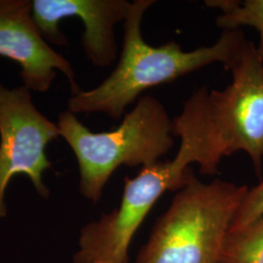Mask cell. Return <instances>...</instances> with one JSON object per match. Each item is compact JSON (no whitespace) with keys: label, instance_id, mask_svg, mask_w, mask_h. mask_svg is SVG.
<instances>
[{"label":"cell","instance_id":"1","mask_svg":"<svg viewBox=\"0 0 263 263\" xmlns=\"http://www.w3.org/2000/svg\"><path fill=\"white\" fill-rule=\"evenodd\" d=\"M154 3L153 0L132 2L123 23L122 50L117 66L97 87L70 94L68 111L76 115L101 113L119 120L127 107L151 88L172 83L213 64L230 69L247 40L241 29L223 30L213 45L191 51L183 50L176 41L154 47L141 32L143 16Z\"/></svg>","mask_w":263,"mask_h":263},{"label":"cell","instance_id":"2","mask_svg":"<svg viewBox=\"0 0 263 263\" xmlns=\"http://www.w3.org/2000/svg\"><path fill=\"white\" fill-rule=\"evenodd\" d=\"M177 137L180 145L173 160L158 161L142 167L136 177L125 178L119 206L81 228L73 263L129 262L132 240L160 197L186 184L192 164L199 170L211 165L213 146L204 128L186 123Z\"/></svg>","mask_w":263,"mask_h":263},{"label":"cell","instance_id":"3","mask_svg":"<svg viewBox=\"0 0 263 263\" xmlns=\"http://www.w3.org/2000/svg\"><path fill=\"white\" fill-rule=\"evenodd\" d=\"M58 127L73 151L79 169V190L97 204L113 173L121 166H149L175 145L173 119L154 97L141 96L120 124L112 130L91 131L68 110L59 113Z\"/></svg>","mask_w":263,"mask_h":263},{"label":"cell","instance_id":"4","mask_svg":"<svg viewBox=\"0 0 263 263\" xmlns=\"http://www.w3.org/2000/svg\"><path fill=\"white\" fill-rule=\"evenodd\" d=\"M248 186L192 173L156 220L135 263H218Z\"/></svg>","mask_w":263,"mask_h":263},{"label":"cell","instance_id":"5","mask_svg":"<svg viewBox=\"0 0 263 263\" xmlns=\"http://www.w3.org/2000/svg\"><path fill=\"white\" fill-rule=\"evenodd\" d=\"M59 137L58 124L38 109L31 91L23 85L8 88L0 81V219L8 215L6 191L18 175L28 177L40 197L49 198L43 180L52 168L47 147Z\"/></svg>","mask_w":263,"mask_h":263},{"label":"cell","instance_id":"6","mask_svg":"<svg viewBox=\"0 0 263 263\" xmlns=\"http://www.w3.org/2000/svg\"><path fill=\"white\" fill-rule=\"evenodd\" d=\"M231 83L211 90L209 111L223 157L244 151L260 177L263 161V60L256 45L246 40L229 69Z\"/></svg>","mask_w":263,"mask_h":263},{"label":"cell","instance_id":"7","mask_svg":"<svg viewBox=\"0 0 263 263\" xmlns=\"http://www.w3.org/2000/svg\"><path fill=\"white\" fill-rule=\"evenodd\" d=\"M0 57L17 63L23 86L31 92H48L58 72L66 76L71 94L80 90L71 64L39 31L32 0H0Z\"/></svg>","mask_w":263,"mask_h":263},{"label":"cell","instance_id":"8","mask_svg":"<svg viewBox=\"0 0 263 263\" xmlns=\"http://www.w3.org/2000/svg\"><path fill=\"white\" fill-rule=\"evenodd\" d=\"M131 6L128 0H32V17L44 39L58 46L68 44L60 29L61 21L79 18L84 26V53L93 66L104 68L117 58L114 28L124 23Z\"/></svg>","mask_w":263,"mask_h":263},{"label":"cell","instance_id":"9","mask_svg":"<svg viewBox=\"0 0 263 263\" xmlns=\"http://www.w3.org/2000/svg\"><path fill=\"white\" fill-rule=\"evenodd\" d=\"M210 8L221 11L216 17L217 28L223 30H236L242 27H251L259 34L256 45L259 56L263 60V0H207Z\"/></svg>","mask_w":263,"mask_h":263},{"label":"cell","instance_id":"10","mask_svg":"<svg viewBox=\"0 0 263 263\" xmlns=\"http://www.w3.org/2000/svg\"><path fill=\"white\" fill-rule=\"evenodd\" d=\"M218 263H263V216L229 230Z\"/></svg>","mask_w":263,"mask_h":263},{"label":"cell","instance_id":"11","mask_svg":"<svg viewBox=\"0 0 263 263\" xmlns=\"http://www.w3.org/2000/svg\"><path fill=\"white\" fill-rule=\"evenodd\" d=\"M262 216L263 180L254 187L248 189L236 212L230 229L243 227Z\"/></svg>","mask_w":263,"mask_h":263}]
</instances>
